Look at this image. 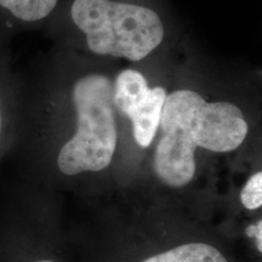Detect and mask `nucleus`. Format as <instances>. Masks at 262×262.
I'll list each match as a JSON object with an SVG mask.
<instances>
[{"instance_id": "4", "label": "nucleus", "mask_w": 262, "mask_h": 262, "mask_svg": "<svg viewBox=\"0 0 262 262\" xmlns=\"http://www.w3.org/2000/svg\"><path fill=\"white\" fill-rule=\"evenodd\" d=\"M72 19L90 51L140 61L159 47L164 25L155 10L116 0H74Z\"/></svg>"}, {"instance_id": "1", "label": "nucleus", "mask_w": 262, "mask_h": 262, "mask_svg": "<svg viewBox=\"0 0 262 262\" xmlns=\"http://www.w3.org/2000/svg\"><path fill=\"white\" fill-rule=\"evenodd\" d=\"M68 212L77 262H249L217 214L135 187Z\"/></svg>"}, {"instance_id": "6", "label": "nucleus", "mask_w": 262, "mask_h": 262, "mask_svg": "<svg viewBox=\"0 0 262 262\" xmlns=\"http://www.w3.org/2000/svg\"><path fill=\"white\" fill-rule=\"evenodd\" d=\"M58 0H0V33L48 18Z\"/></svg>"}, {"instance_id": "3", "label": "nucleus", "mask_w": 262, "mask_h": 262, "mask_svg": "<svg viewBox=\"0 0 262 262\" xmlns=\"http://www.w3.org/2000/svg\"><path fill=\"white\" fill-rule=\"evenodd\" d=\"M0 262H77L67 202L16 173L0 179Z\"/></svg>"}, {"instance_id": "5", "label": "nucleus", "mask_w": 262, "mask_h": 262, "mask_svg": "<svg viewBox=\"0 0 262 262\" xmlns=\"http://www.w3.org/2000/svg\"><path fill=\"white\" fill-rule=\"evenodd\" d=\"M166 95L163 86L149 88L139 71L125 70L116 78L114 106L129 122L131 137L137 148L148 149L158 136Z\"/></svg>"}, {"instance_id": "7", "label": "nucleus", "mask_w": 262, "mask_h": 262, "mask_svg": "<svg viewBox=\"0 0 262 262\" xmlns=\"http://www.w3.org/2000/svg\"><path fill=\"white\" fill-rule=\"evenodd\" d=\"M5 77V71L0 68V165L14 148L22 104Z\"/></svg>"}, {"instance_id": "2", "label": "nucleus", "mask_w": 262, "mask_h": 262, "mask_svg": "<svg viewBox=\"0 0 262 262\" xmlns=\"http://www.w3.org/2000/svg\"><path fill=\"white\" fill-rule=\"evenodd\" d=\"M158 133L149 162L129 187L179 204L217 210L222 195L206 180L199 152L231 155L247 142L250 123L242 107L229 101H208L191 89L175 90L166 95Z\"/></svg>"}]
</instances>
